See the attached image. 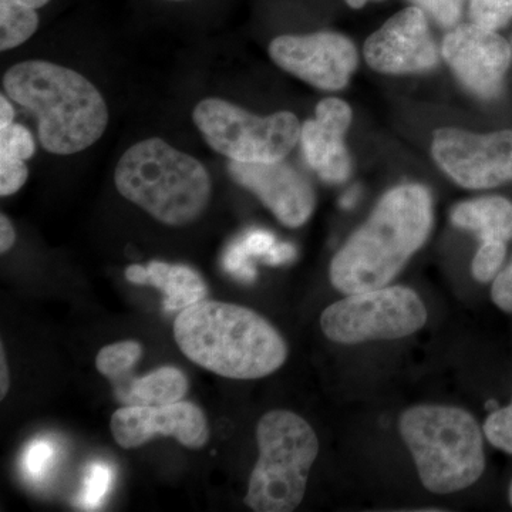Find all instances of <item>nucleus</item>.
I'll return each instance as SVG.
<instances>
[{"instance_id":"32","label":"nucleus","mask_w":512,"mask_h":512,"mask_svg":"<svg viewBox=\"0 0 512 512\" xmlns=\"http://www.w3.org/2000/svg\"><path fill=\"white\" fill-rule=\"evenodd\" d=\"M296 255L298 252L292 244L281 242V244H275L271 252L265 256L264 262L272 266L291 264L292 261H295Z\"/></svg>"},{"instance_id":"6","label":"nucleus","mask_w":512,"mask_h":512,"mask_svg":"<svg viewBox=\"0 0 512 512\" xmlns=\"http://www.w3.org/2000/svg\"><path fill=\"white\" fill-rule=\"evenodd\" d=\"M259 457L245 504L256 512H291L305 495L319 453L311 424L288 410L266 413L256 426Z\"/></svg>"},{"instance_id":"26","label":"nucleus","mask_w":512,"mask_h":512,"mask_svg":"<svg viewBox=\"0 0 512 512\" xmlns=\"http://www.w3.org/2000/svg\"><path fill=\"white\" fill-rule=\"evenodd\" d=\"M251 258L252 256L242 245L241 239H238V241L232 242L225 251L222 265H224L225 271L235 276L238 281L251 284L256 278V269L252 265Z\"/></svg>"},{"instance_id":"34","label":"nucleus","mask_w":512,"mask_h":512,"mask_svg":"<svg viewBox=\"0 0 512 512\" xmlns=\"http://www.w3.org/2000/svg\"><path fill=\"white\" fill-rule=\"evenodd\" d=\"M13 123H15V109L6 99V94H2L0 96V130L12 126Z\"/></svg>"},{"instance_id":"7","label":"nucleus","mask_w":512,"mask_h":512,"mask_svg":"<svg viewBox=\"0 0 512 512\" xmlns=\"http://www.w3.org/2000/svg\"><path fill=\"white\" fill-rule=\"evenodd\" d=\"M192 120L212 150L237 163L282 161L301 140L302 126L295 114L255 116L218 97L200 101Z\"/></svg>"},{"instance_id":"10","label":"nucleus","mask_w":512,"mask_h":512,"mask_svg":"<svg viewBox=\"0 0 512 512\" xmlns=\"http://www.w3.org/2000/svg\"><path fill=\"white\" fill-rule=\"evenodd\" d=\"M269 55L285 72L329 92L342 90L357 66L355 45L333 32L276 37Z\"/></svg>"},{"instance_id":"20","label":"nucleus","mask_w":512,"mask_h":512,"mask_svg":"<svg viewBox=\"0 0 512 512\" xmlns=\"http://www.w3.org/2000/svg\"><path fill=\"white\" fill-rule=\"evenodd\" d=\"M143 356V346L134 340L104 346L96 357V369L111 382L119 383Z\"/></svg>"},{"instance_id":"29","label":"nucleus","mask_w":512,"mask_h":512,"mask_svg":"<svg viewBox=\"0 0 512 512\" xmlns=\"http://www.w3.org/2000/svg\"><path fill=\"white\" fill-rule=\"evenodd\" d=\"M443 26L456 25L461 16L464 0H414Z\"/></svg>"},{"instance_id":"14","label":"nucleus","mask_w":512,"mask_h":512,"mask_svg":"<svg viewBox=\"0 0 512 512\" xmlns=\"http://www.w3.org/2000/svg\"><path fill=\"white\" fill-rule=\"evenodd\" d=\"M229 175L235 183L254 192L262 204L285 227H302L315 210L312 185L291 165L276 163L228 164Z\"/></svg>"},{"instance_id":"24","label":"nucleus","mask_w":512,"mask_h":512,"mask_svg":"<svg viewBox=\"0 0 512 512\" xmlns=\"http://www.w3.org/2000/svg\"><path fill=\"white\" fill-rule=\"evenodd\" d=\"M113 484V471L103 463H93L87 468L84 476L82 500L84 507H99L101 501L109 494Z\"/></svg>"},{"instance_id":"38","label":"nucleus","mask_w":512,"mask_h":512,"mask_svg":"<svg viewBox=\"0 0 512 512\" xmlns=\"http://www.w3.org/2000/svg\"><path fill=\"white\" fill-rule=\"evenodd\" d=\"M508 498H510V504H511V507H512V483L510 485V491H508Z\"/></svg>"},{"instance_id":"25","label":"nucleus","mask_w":512,"mask_h":512,"mask_svg":"<svg viewBox=\"0 0 512 512\" xmlns=\"http://www.w3.org/2000/svg\"><path fill=\"white\" fill-rule=\"evenodd\" d=\"M487 440L498 450L512 456V402L507 407L495 409L484 424Z\"/></svg>"},{"instance_id":"21","label":"nucleus","mask_w":512,"mask_h":512,"mask_svg":"<svg viewBox=\"0 0 512 512\" xmlns=\"http://www.w3.org/2000/svg\"><path fill=\"white\" fill-rule=\"evenodd\" d=\"M35 153V140L23 124L13 123L0 130V158L28 161Z\"/></svg>"},{"instance_id":"39","label":"nucleus","mask_w":512,"mask_h":512,"mask_svg":"<svg viewBox=\"0 0 512 512\" xmlns=\"http://www.w3.org/2000/svg\"><path fill=\"white\" fill-rule=\"evenodd\" d=\"M167 2H184V0H167Z\"/></svg>"},{"instance_id":"16","label":"nucleus","mask_w":512,"mask_h":512,"mask_svg":"<svg viewBox=\"0 0 512 512\" xmlns=\"http://www.w3.org/2000/svg\"><path fill=\"white\" fill-rule=\"evenodd\" d=\"M128 282L136 285H150L164 293V309L180 311L194 303L204 301L208 288L204 279L195 269L187 265L167 264L153 261L150 264L130 265L126 269Z\"/></svg>"},{"instance_id":"28","label":"nucleus","mask_w":512,"mask_h":512,"mask_svg":"<svg viewBox=\"0 0 512 512\" xmlns=\"http://www.w3.org/2000/svg\"><path fill=\"white\" fill-rule=\"evenodd\" d=\"M29 168L26 161L0 158V195L10 197L26 184Z\"/></svg>"},{"instance_id":"22","label":"nucleus","mask_w":512,"mask_h":512,"mask_svg":"<svg viewBox=\"0 0 512 512\" xmlns=\"http://www.w3.org/2000/svg\"><path fill=\"white\" fill-rule=\"evenodd\" d=\"M470 15L485 29L504 28L512 19V0H471Z\"/></svg>"},{"instance_id":"33","label":"nucleus","mask_w":512,"mask_h":512,"mask_svg":"<svg viewBox=\"0 0 512 512\" xmlns=\"http://www.w3.org/2000/svg\"><path fill=\"white\" fill-rule=\"evenodd\" d=\"M16 231L5 214L0 215V252L6 254L15 245Z\"/></svg>"},{"instance_id":"5","label":"nucleus","mask_w":512,"mask_h":512,"mask_svg":"<svg viewBox=\"0 0 512 512\" xmlns=\"http://www.w3.org/2000/svg\"><path fill=\"white\" fill-rule=\"evenodd\" d=\"M400 433L431 493H457L483 476V433L466 410L437 404L412 407L400 419Z\"/></svg>"},{"instance_id":"27","label":"nucleus","mask_w":512,"mask_h":512,"mask_svg":"<svg viewBox=\"0 0 512 512\" xmlns=\"http://www.w3.org/2000/svg\"><path fill=\"white\" fill-rule=\"evenodd\" d=\"M55 456V448L47 440H35L30 443L23 457V470L32 480L39 481L45 476Z\"/></svg>"},{"instance_id":"15","label":"nucleus","mask_w":512,"mask_h":512,"mask_svg":"<svg viewBox=\"0 0 512 512\" xmlns=\"http://www.w3.org/2000/svg\"><path fill=\"white\" fill-rule=\"evenodd\" d=\"M352 110L343 100L329 97L316 106L315 119L302 126L303 156L323 181L343 183L350 174V158L345 147Z\"/></svg>"},{"instance_id":"13","label":"nucleus","mask_w":512,"mask_h":512,"mask_svg":"<svg viewBox=\"0 0 512 512\" xmlns=\"http://www.w3.org/2000/svg\"><path fill=\"white\" fill-rule=\"evenodd\" d=\"M363 52L373 69L387 74L424 72L437 63V47L419 8L404 9L387 20L366 40Z\"/></svg>"},{"instance_id":"18","label":"nucleus","mask_w":512,"mask_h":512,"mask_svg":"<svg viewBox=\"0 0 512 512\" xmlns=\"http://www.w3.org/2000/svg\"><path fill=\"white\" fill-rule=\"evenodd\" d=\"M187 392V376L177 367L167 366L134 379L130 386L117 393L128 406H165L181 402Z\"/></svg>"},{"instance_id":"4","label":"nucleus","mask_w":512,"mask_h":512,"mask_svg":"<svg viewBox=\"0 0 512 512\" xmlns=\"http://www.w3.org/2000/svg\"><path fill=\"white\" fill-rule=\"evenodd\" d=\"M114 183L126 200L168 227L200 220L212 195L204 164L158 137L128 148L116 165Z\"/></svg>"},{"instance_id":"30","label":"nucleus","mask_w":512,"mask_h":512,"mask_svg":"<svg viewBox=\"0 0 512 512\" xmlns=\"http://www.w3.org/2000/svg\"><path fill=\"white\" fill-rule=\"evenodd\" d=\"M491 298L501 311L512 313V259L510 264L495 276Z\"/></svg>"},{"instance_id":"3","label":"nucleus","mask_w":512,"mask_h":512,"mask_svg":"<svg viewBox=\"0 0 512 512\" xmlns=\"http://www.w3.org/2000/svg\"><path fill=\"white\" fill-rule=\"evenodd\" d=\"M9 99L37 120L42 147L72 156L96 144L109 124V107L83 74L46 60H26L3 76Z\"/></svg>"},{"instance_id":"23","label":"nucleus","mask_w":512,"mask_h":512,"mask_svg":"<svg viewBox=\"0 0 512 512\" xmlns=\"http://www.w3.org/2000/svg\"><path fill=\"white\" fill-rule=\"evenodd\" d=\"M505 255H507L505 242H483L474 256L473 268H471L474 278L481 284L494 281L495 276L503 268Z\"/></svg>"},{"instance_id":"37","label":"nucleus","mask_w":512,"mask_h":512,"mask_svg":"<svg viewBox=\"0 0 512 512\" xmlns=\"http://www.w3.org/2000/svg\"><path fill=\"white\" fill-rule=\"evenodd\" d=\"M346 2H348V5L352 6V8L360 9L363 8L369 0H346Z\"/></svg>"},{"instance_id":"2","label":"nucleus","mask_w":512,"mask_h":512,"mask_svg":"<svg viewBox=\"0 0 512 512\" xmlns=\"http://www.w3.org/2000/svg\"><path fill=\"white\" fill-rule=\"evenodd\" d=\"M174 338L191 362L227 379H262L288 359L281 333L235 303L204 299L188 306L175 319Z\"/></svg>"},{"instance_id":"1","label":"nucleus","mask_w":512,"mask_h":512,"mask_svg":"<svg viewBox=\"0 0 512 512\" xmlns=\"http://www.w3.org/2000/svg\"><path fill=\"white\" fill-rule=\"evenodd\" d=\"M431 224L433 202L423 185L393 188L335 255L330 282L345 295L389 285L423 247Z\"/></svg>"},{"instance_id":"17","label":"nucleus","mask_w":512,"mask_h":512,"mask_svg":"<svg viewBox=\"0 0 512 512\" xmlns=\"http://www.w3.org/2000/svg\"><path fill=\"white\" fill-rule=\"evenodd\" d=\"M451 221L476 232L481 242H507L512 238V202L503 197L461 202L451 212Z\"/></svg>"},{"instance_id":"35","label":"nucleus","mask_w":512,"mask_h":512,"mask_svg":"<svg viewBox=\"0 0 512 512\" xmlns=\"http://www.w3.org/2000/svg\"><path fill=\"white\" fill-rule=\"evenodd\" d=\"M0 399H5L6 394L9 392L10 376L8 362H6L5 348L0 349Z\"/></svg>"},{"instance_id":"12","label":"nucleus","mask_w":512,"mask_h":512,"mask_svg":"<svg viewBox=\"0 0 512 512\" xmlns=\"http://www.w3.org/2000/svg\"><path fill=\"white\" fill-rule=\"evenodd\" d=\"M443 56L470 92L493 99L503 87L511 49L495 30L464 25L451 30L443 42Z\"/></svg>"},{"instance_id":"11","label":"nucleus","mask_w":512,"mask_h":512,"mask_svg":"<svg viewBox=\"0 0 512 512\" xmlns=\"http://www.w3.org/2000/svg\"><path fill=\"white\" fill-rule=\"evenodd\" d=\"M110 430L116 443L127 450L144 446L157 436L173 437L192 450H200L210 440L207 417L191 402L120 407L111 416Z\"/></svg>"},{"instance_id":"8","label":"nucleus","mask_w":512,"mask_h":512,"mask_svg":"<svg viewBox=\"0 0 512 512\" xmlns=\"http://www.w3.org/2000/svg\"><path fill=\"white\" fill-rule=\"evenodd\" d=\"M426 322L420 296L400 285L350 293L320 316L323 335L340 345L407 338Z\"/></svg>"},{"instance_id":"19","label":"nucleus","mask_w":512,"mask_h":512,"mask_svg":"<svg viewBox=\"0 0 512 512\" xmlns=\"http://www.w3.org/2000/svg\"><path fill=\"white\" fill-rule=\"evenodd\" d=\"M50 0H0V49H15L39 29V13Z\"/></svg>"},{"instance_id":"36","label":"nucleus","mask_w":512,"mask_h":512,"mask_svg":"<svg viewBox=\"0 0 512 512\" xmlns=\"http://www.w3.org/2000/svg\"><path fill=\"white\" fill-rule=\"evenodd\" d=\"M359 197V188H352V190H349L345 195H343L342 200H340V205H342L343 208H346V210H349V208H352L353 205L356 204Z\"/></svg>"},{"instance_id":"31","label":"nucleus","mask_w":512,"mask_h":512,"mask_svg":"<svg viewBox=\"0 0 512 512\" xmlns=\"http://www.w3.org/2000/svg\"><path fill=\"white\" fill-rule=\"evenodd\" d=\"M241 239L242 245L251 256L265 259V256L275 247L276 239L272 232L265 229H251Z\"/></svg>"},{"instance_id":"9","label":"nucleus","mask_w":512,"mask_h":512,"mask_svg":"<svg viewBox=\"0 0 512 512\" xmlns=\"http://www.w3.org/2000/svg\"><path fill=\"white\" fill-rule=\"evenodd\" d=\"M431 150L437 164L461 187L483 190L512 180V130L480 136L441 128Z\"/></svg>"}]
</instances>
